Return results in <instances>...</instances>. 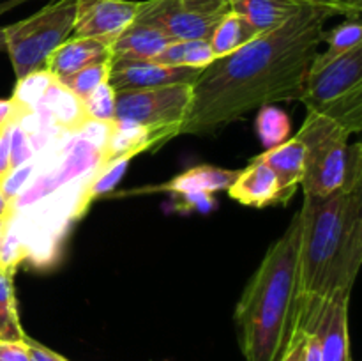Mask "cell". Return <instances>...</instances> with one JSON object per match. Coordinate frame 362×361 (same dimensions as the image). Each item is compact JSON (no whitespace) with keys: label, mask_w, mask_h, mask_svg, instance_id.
<instances>
[{"label":"cell","mask_w":362,"mask_h":361,"mask_svg":"<svg viewBox=\"0 0 362 361\" xmlns=\"http://www.w3.org/2000/svg\"><path fill=\"white\" fill-rule=\"evenodd\" d=\"M112 127L113 122L88 120L80 130L59 131L0 184L11 200L4 237L23 262L37 269L57 264L73 225L94 202L92 186L108 163Z\"/></svg>","instance_id":"6da1fadb"},{"label":"cell","mask_w":362,"mask_h":361,"mask_svg":"<svg viewBox=\"0 0 362 361\" xmlns=\"http://www.w3.org/2000/svg\"><path fill=\"white\" fill-rule=\"evenodd\" d=\"M332 16L308 6L279 27L212 60L191 85V105L179 134L216 133L262 106L300 99Z\"/></svg>","instance_id":"7a4b0ae2"},{"label":"cell","mask_w":362,"mask_h":361,"mask_svg":"<svg viewBox=\"0 0 362 361\" xmlns=\"http://www.w3.org/2000/svg\"><path fill=\"white\" fill-rule=\"evenodd\" d=\"M296 335H313L327 306L350 299L362 262V151L350 145L345 184L327 197L304 195Z\"/></svg>","instance_id":"3957f363"},{"label":"cell","mask_w":362,"mask_h":361,"mask_svg":"<svg viewBox=\"0 0 362 361\" xmlns=\"http://www.w3.org/2000/svg\"><path fill=\"white\" fill-rule=\"evenodd\" d=\"M299 212L272 244L235 306V328L246 361H279L293 333L299 290Z\"/></svg>","instance_id":"277c9868"},{"label":"cell","mask_w":362,"mask_h":361,"mask_svg":"<svg viewBox=\"0 0 362 361\" xmlns=\"http://www.w3.org/2000/svg\"><path fill=\"white\" fill-rule=\"evenodd\" d=\"M300 101L345 127L350 134L362 130V45L331 62L308 71Z\"/></svg>","instance_id":"5b68a950"},{"label":"cell","mask_w":362,"mask_h":361,"mask_svg":"<svg viewBox=\"0 0 362 361\" xmlns=\"http://www.w3.org/2000/svg\"><path fill=\"white\" fill-rule=\"evenodd\" d=\"M76 18L74 0H55L25 20L4 27L6 52L16 80L46 69L48 59L71 38Z\"/></svg>","instance_id":"8992f818"},{"label":"cell","mask_w":362,"mask_h":361,"mask_svg":"<svg viewBox=\"0 0 362 361\" xmlns=\"http://www.w3.org/2000/svg\"><path fill=\"white\" fill-rule=\"evenodd\" d=\"M304 144V195L327 197L345 184L349 173L350 133L334 120L308 112L296 134Z\"/></svg>","instance_id":"52a82bcc"},{"label":"cell","mask_w":362,"mask_h":361,"mask_svg":"<svg viewBox=\"0 0 362 361\" xmlns=\"http://www.w3.org/2000/svg\"><path fill=\"white\" fill-rule=\"evenodd\" d=\"M193 84L115 92L113 122L134 124L148 130L180 131L193 96Z\"/></svg>","instance_id":"ba28073f"},{"label":"cell","mask_w":362,"mask_h":361,"mask_svg":"<svg viewBox=\"0 0 362 361\" xmlns=\"http://www.w3.org/2000/svg\"><path fill=\"white\" fill-rule=\"evenodd\" d=\"M228 11L226 0H145L134 21L159 28L172 41H209Z\"/></svg>","instance_id":"9c48e42d"},{"label":"cell","mask_w":362,"mask_h":361,"mask_svg":"<svg viewBox=\"0 0 362 361\" xmlns=\"http://www.w3.org/2000/svg\"><path fill=\"white\" fill-rule=\"evenodd\" d=\"M76 18L71 38H95L110 45L136 18L133 0H74Z\"/></svg>","instance_id":"30bf717a"},{"label":"cell","mask_w":362,"mask_h":361,"mask_svg":"<svg viewBox=\"0 0 362 361\" xmlns=\"http://www.w3.org/2000/svg\"><path fill=\"white\" fill-rule=\"evenodd\" d=\"M202 69L182 66H166L152 60H122L110 67L108 84L115 92L138 88L166 87L177 84H193Z\"/></svg>","instance_id":"8fae6325"},{"label":"cell","mask_w":362,"mask_h":361,"mask_svg":"<svg viewBox=\"0 0 362 361\" xmlns=\"http://www.w3.org/2000/svg\"><path fill=\"white\" fill-rule=\"evenodd\" d=\"M226 191L233 200L257 209L276 204H288L276 173L257 158L246 168L240 170L239 177Z\"/></svg>","instance_id":"7c38bea8"},{"label":"cell","mask_w":362,"mask_h":361,"mask_svg":"<svg viewBox=\"0 0 362 361\" xmlns=\"http://www.w3.org/2000/svg\"><path fill=\"white\" fill-rule=\"evenodd\" d=\"M110 62V45L95 38H69L59 46L46 64V71L60 80L83 67Z\"/></svg>","instance_id":"4fadbf2b"},{"label":"cell","mask_w":362,"mask_h":361,"mask_svg":"<svg viewBox=\"0 0 362 361\" xmlns=\"http://www.w3.org/2000/svg\"><path fill=\"white\" fill-rule=\"evenodd\" d=\"M172 39L152 25L133 21L110 42V64L122 60H152Z\"/></svg>","instance_id":"5bb4252c"},{"label":"cell","mask_w":362,"mask_h":361,"mask_svg":"<svg viewBox=\"0 0 362 361\" xmlns=\"http://www.w3.org/2000/svg\"><path fill=\"white\" fill-rule=\"evenodd\" d=\"M350 299L334 301L322 315L315 333L320 340L322 361H354L349 333Z\"/></svg>","instance_id":"9a60e30c"},{"label":"cell","mask_w":362,"mask_h":361,"mask_svg":"<svg viewBox=\"0 0 362 361\" xmlns=\"http://www.w3.org/2000/svg\"><path fill=\"white\" fill-rule=\"evenodd\" d=\"M304 144L297 137L288 138L276 147L267 149L264 154L257 156L262 163L269 166L276 173L285 193L286 200H292L297 188L300 186L304 177Z\"/></svg>","instance_id":"2e32d148"},{"label":"cell","mask_w":362,"mask_h":361,"mask_svg":"<svg viewBox=\"0 0 362 361\" xmlns=\"http://www.w3.org/2000/svg\"><path fill=\"white\" fill-rule=\"evenodd\" d=\"M240 170L221 168V166L212 165H200L186 170L180 176L173 177L170 183L156 188V190L170 191V193L180 195H194V193H216V191L228 190L233 184V180L239 177Z\"/></svg>","instance_id":"e0dca14e"},{"label":"cell","mask_w":362,"mask_h":361,"mask_svg":"<svg viewBox=\"0 0 362 361\" xmlns=\"http://www.w3.org/2000/svg\"><path fill=\"white\" fill-rule=\"evenodd\" d=\"M226 2L230 11L250 21L258 34L279 27L293 14L308 7L297 0H226Z\"/></svg>","instance_id":"ac0fdd59"},{"label":"cell","mask_w":362,"mask_h":361,"mask_svg":"<svg viewBox=\"0 0 362 361\" xmlns=\"http://www.w3.org/2000/svg\"><path fill=\"white\" fill-rule=\"evenodd\" d=\"M257 35L258 32L251 27L250 21L244 20L240 14L228 11L216 25L214 32L209 38V45H211L214 57L218 59V57H225L235 52Z\"/></svg>","instance_id":"d6986e66"},{"label":"cell","mask_w":362,"mask_h":361,"mask_svg":"<svg viewBox=\"0 0 362 361\" xmlns=\"http://www.w3.org/2000/svg\"><path fill=\"white\" fill-rule=\"evenodd\" d=\"M211 45L205 39L194 41H172L161 53L152 59V62L166 64V66H182L204 69L214 60Z\"/></svg>","instance_id":"ffe728a7"},{"label":"cell","mask_w":362,"mask_h":361,"mask_svg":"<svg viewBox=\"0 0 362 361\" xmlns=\"http://www.w3.org/2000/svg\"><path fill=\"white\" fill-rule=\"evenodd\" d=\"M324 42H327V50L322 53H317L310 69H317V67L334 60L336 57L343 55V53L349 52V50L362 45L361 18H346V20L343 21V23H339L336 28H332V30L329 32L325 30Z\"/></svg>","instance_id":"44dd1931"},{"label":"cell","mask_w":362,"mask_h":361,"mask_svg":"<svg viewBox=\"0 0 362 361\" xmlns=\"http://www.w3.org/2000/svg\"><path fill=\"white\" fill-rule=\"evenodd\" d=\"M13 269L0 268V340L18 342L27 336L20 324L16 296H14Z\"/></svg>","instance_id":"7402d4cb"},{"label":"cell","mask_w":362,"mask_h":361,"mask_svg":"<svg viewBox=\"0 0 362 361\" xmlns=\"http://www.w3.org/2000/svg\"><path fill=\"white\" fill-rule=\"evenodd\" d=\"M292 122L281 108L274 105H265L258 108L257 133L265 149H272L290 138Z\"/></svg>","instance_id":"603a6c76"},{"label":"cell","mask_w":362,"mask_h":361,"mask_svg":"<svg viewBox=\"0 0 362 361\" xmlns=\"http://www.w3.org/2000/svg\"><path fill=\"white\" fill-rule=\"evenodd\" d=\"M110 67H112L110 62L95 64V66L83 67V69L76 71V73L67 74V76L60 78L59 81L67 88V91L73 92L78 99L85 101L99 85L108 81Z\"/></svg>","instance_id":"cb8c5ba5"},{"label":"cell","mask_w":362,"mask_h":361,"mask_svg":"<svg viewBox=\"0 0 362 361\" xmlns=\"http://www.w3.org/2000/svg\"><path fill=\"white\" fill-rule=\"evenodd\" d=\"M88 119L99 122H113L115 119V91L108 81L99 85L83 101Z\"/></svg>","instance_id":"d4e9b609"},{"label":"cell","mask_w":362,"mask_h":361,"mask_svg":"<svg viewBox=\"0 0 362 361\" xmlns=\"http://www.w3.org/2000/svg\"><path fill=\"white\" fill-rule=\"evenodd\" d=\"M131 156H120V158L112 159V161L106 163V166L103 168V172L99 173V177L95 179L94 186H92V198H99L101 195L110 193V191L115 188V184L122 179V176L126 173L127 165L131 163Z\"/></svg>","instance_id":"484cf974"},{"label":"cell","mask_w":362,"mask_h":361,"mask_svg":"<svg viewBox=\"0 0 362 361\" xmlns=\"http://www.w3.org/2000/svg\"><path fill=\"white\" fill-rule=\"evenodd\" d=\"M32 158H34V151H32L30 138L25 133L23 127L14 120L11 124V170L25 165Z\"/></svg>","instance_id":"4316f807"},{"label":"cell","mask_w":362,"mask_h":361,"mask_svg":"<svg viewBox=\"0 0 362 361\" xmlns=\"http://www.w3.org/2000/svg\"><path fill=\"white\" fill-rule=\"evenodd\" d=\"M297 2L304 6L320 7L334 16L341 14L345 18H361L362 11V0H297Z\"/></svg>","instance_id":"83f0119b"},{"label":"cell","mask_w":362,"mask_h":361,"mask_svg":"<svg viewBox=\"0 0 362 361\" xmlns=\"http://www.w3.org/2000/svg\"><path fill=\"white\" fill-rule=\"evenodd\" d=\"M25 338L18 340V342L0 340V361H30V354H28V345Z\"/></svg>","instance_id":"f1b7e54d"},{"label":"cell","mask_w":362,"mask_h":361,"mask_svg":"<svg viewBox=\"0 0 362 361\" xmlns=\"http://www.w3.org/2000/svg\"><path fill=\"white\" fill-rule=\"evenodd\" d=\"M11 173V126L0 131V184Z\"/></svg>","instance_id":"f546056e"},{"label":"cell","mask_w":362,"mask_h":361,"mask_svg":"<svg viewBox=\"0 0 362 361\" xmlns=\"http://www.w3.org/2000/svg\"><path fill=\"white\" fill-rule=\"evenodd\" d=\"M27 345H28V354H30V361H69L64 356H60L55 350L48 349L42 343L35 342L30 336H27Z\"/></svg>","instance_id":"4dcf8cb0"},{"label":"cell","mask_w":362,"mask_h":361,"mask_svg":"<svg viewBox=\"0 0 362 361\" xmlns=\"http://www.w3.org/2000/svg\"><path fill=\"white\" fill-rule=\"evenodd\" d=\"M304 349H306V335L292 336L279 361H304Z\"/></svg>","instance_id":"1f68e13d"},{"label":"cell","mask_w":362,"mask_h":361,"mask_svg":"<svg viewBox=\"0 0 362 361\" xmlns=\"http://www.w3.org/2000/svg\"><path fill=\"white\" fill-rule=\"evenodd\" d=\"M21 112V106L14 101L13 98L9 99H0V131L6 130L7 126L18 119Z\"/></svg>","instance_id":"d6a6232c"},{"label":"cell","mask_w":362,"mask_h":361,"mask_svg":"<svg viewBox=\"0 0 362 361\" xmlns=\"http://www.w3.org/2000/svg\"><path fill=\"white\" fill-rule=\"evenodd\" d=\"M9 212H11V200L4 195V191L0 190V219L9 218Z\"/></svg>","instance_id":"836d02e7"},{"label":"cell","mask_w":362,"mask_h":361,"mask_svg":"<svg viewBox=\"0 0 362 361\" xmlns=\"http://www.w3.org/2000/svg\"><path fill=\"white\" fill-rule=\"evenodd\" d=\"M25 2H28V0H4V2H0V16H2V14H6L7 11L14 9V7L21 6V4H25Z\"/></svg>","instance_id":"e575fe53"},{"label":"cell","mask_w":362,"mask_h":361,"mask_svg":"<svg viewBox=\"0 0 362 361\" xmlns=\"http://www.w3.org/2000/svg\"><path fill=\"white\" fill-rule=\"evenodd\" d=\"M0 52H6V35H4V27H0Z\"/></svg>","instance_id":"d590c367"},{"label":"cell","mask_w":362,"mask_h":361,"mask_svg":"<svg viewBox=\"0 0 362 361\" xmlns=\"http://www.w3.org/2000/svg\"><path fill=\"white\" fill-rule=\"evenodd\" d=\"M6 230H7V218H2V219H0V239L4 237Z\"/></svg>","instance_id":"8d00e7d4"}]
</instances>
